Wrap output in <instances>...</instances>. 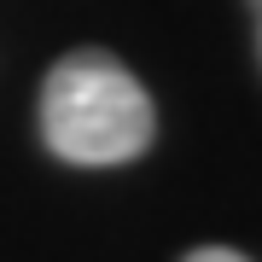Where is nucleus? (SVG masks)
<instances>
[{
  "instance_id": "f257e3e1",
  "label": "nucleus",
  "mask_w": 262,
  "mask_h": 262,
  "mask_svg": "<svg viewBox=\"0 0 262 262\" xmlns=\"http://www.w3.org/2000/svg\"><path fill=\"white\" fill-rule=\"evenodd\" d=\"M151 99L128 64L105 47H76L47 70L41 88V134L64 163H128L151 146Z\"/></svg>"
},
{
  "instance_id": "f03ea898",
  "label": "nucleus",
  "mask_w": 262,
  "mask_h": 262,
  "mask_svg": "<svg viewBox=\"0 0 262 262\" xmlns=\"http://www.w3.org/2000/svg\"><path fill=\"white\" fill-rule=\"evenodd\" d=\"M187 262H251V256H239V251H227V245H204V251H192Z\"/></svg>"
},
{
  "instance_id": "7ed1b4c3",
  "label": "nucleus",
  "mask_w": 262,
  "mask_h": 262,
  "mask_svg": "<svg viewBox=\"0 0 262 262\" xmlns=\"http://www.w3.org/2000/svg\"><path fill=\"white\" fill-rule=\"evenodd\" d=\"M251 12H256V47H262V0H251Z\"/></svg>"
}]
</instances>
